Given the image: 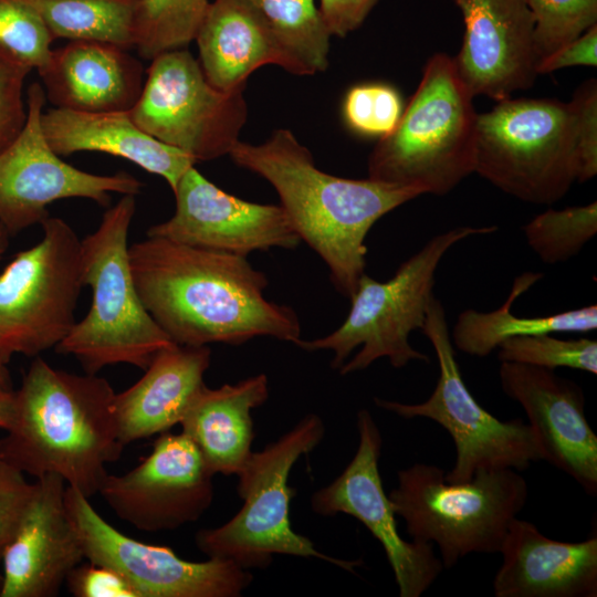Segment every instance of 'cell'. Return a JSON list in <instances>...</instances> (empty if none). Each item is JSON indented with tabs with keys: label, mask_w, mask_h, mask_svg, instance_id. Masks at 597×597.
Instances as JSON below:
<instances>
[{
	"label": "cell",
	"mask_w": 597,
	"mask_h": 597,
	"mask_svg": "<svg viewBox=\"0 0 597 597\" xmlns=\"http://www.w3.org/2000/svg\"><path fill=\"white\" fill-rule=\"evenodd\" d=\"M128 258L145 308L176 344L301 339L296 313L266 300L265 274L244 256L147 237L129 245Z\"/></svg>",
	"instance_id": "1"
},
{
	"label": "cell",
	"mask_w": 597,
	"mask_h": 597,
	"mask_svg": "<svg viewBox=\"0 0 597 597\" xmlns=\"http://www.w3.org/2000/svg\"><path fill=\"white\" fill-rule=\"evenodd\" d=\"M229 155L235 165L274 187L301 240L322 258L336 291L348 298L365 273V239L371 227L386 213L423 195L410 186L327 174L284 128L259 145L239 140Z\"/></svg>",
	"instance_id": "2"
},
{
	"label": "cell",
	"mask_w": 597,
	"mask_h": 597,
	"mask_svg": "<svg viewBox=\"0 0 597 597\" xmlns=\"http://www.w3.org/2000/svg\"><path fill=\"white\" fill-rule=\"evenodd\" d=\"M115 391L96 374L53 368L36 357L14 390L13 417L0 439V459L34 478L61 476L90 499L121 458Z\"/></svg>",
	"instance_id": "3"
},
{
	"label": "cell",
	"mask_w": 597,
	"mask_h": 597,
	"mask_svg": "<svg viewBox=\"0 0 597 597\" xmlns=\"http://www.w3.org/2000/svg\"><path fill=\"white\" fill-rule=\"evenodd\" d=\"M135 211V196L123 195L81 240L83 284L91 287L92 303L54 349L75 357L87 374L116 364L145 370L174 343L145 308L133 279L128 232Z\"/></svg>",
	"instance_id": "4"
},
{
	"label": "cell",
	"mask_w": 597,
	"mask_h": 597,
	"mask_svg": "<svg viewBox=\"0 0 597 597\" xmlns=\"http://www.w3.org/2000/svg\"><path fill=\"white\" fill-rule=\"evenodd\" d=\"M453 57L430 56L394 130L379 138L368 178L442 196L474 172L478 113Z\"/></svg>",
	"instance_id": "5"
},
{
	"label": "cell",
	"mask_w": 597,
	"mask_h": 597,
	"mask_svg": "<svg viewBox=\"0 0 597 597\" xmlns=\"http://www.w3.org/2000/svg\"><path fill=\"white\" fill-rule=\"evenodd\" d=\"M388 496L411 540L434 544L443 568H451L467 555L500 552L528 488L513 469L480 471L469 481L449 482L443 469L417 462L397 472V485Z\"/></svg>",
	"instance_id": "6"
},
{
	"label": "cell",
	"mask_w": 597,
	"mask_h": 597,
	"mask_svg": "<svg viewBox=\"0 0 597 597\" xmlns=\"http://www.w3.org/2000/svg\"><path fill=\"white\" fill-rule=\"evenodd\" d=\"M496 230V226L455 227L432 237L392 277L377 281L364 273L343 324L324 337L300 339L296 345L310 352L332 350L331 366L342 375L364 370L379 358H387L395 368L412 360L429 363L426 354L411 346L409 335L425 323L440 261L458 242Z\"/></svg>",
	"instance_id": "7"
},
{
	"label": "cell",
	"mask_w": 597,
	"mask_h": 597,
	"mask_svg": "<svg viewBox=\"0 0 597 597\" xmlns=\"http://www.w3.org/2000/svg\"><path fill=\"white\" fill-rule=\"evenodd\" d=\"M324 434L323 420L311 413L263 450L252 452L237 474L242 507L224 524L199 530L195 536L198 549L208 558L230 561L249 570L268 567L281 554L318 558L354 572L360 561L325 555L291 526L290 503L295 494L289 485L291 470Z\"/></svg>",
	"instance_id": "8"
},
{
	"label": "cell",
	"mask_w": 597,
	"mask_h": 597,
	"mask_svg": "<svg viewBox=\"0 0 597 597\" xmlns=\"http://www.w3.org/2000/svg\"><path fill=\"white\" fill-rule=\"evenodd\" d=\"M474 172L524 202L562 199L577 181L569 102L510 97L478 114Z\"/></svg>",
	"instance_id": "9"
},
{
	"label": "cell",
	"mask_w": 597,
	"mask_h": 597,
	"mask_svg": "<svg viewBox=\"0 0 597 597\" xmlns=\"http://www.w3.org/2000/svg\"><path fill=\"white\" fill-rule=\"evenodd\" d=\"M436 353L439 377L427 400L405 404L374 398L377 407L406 419L427 418L444 428L455 447V461L446 473L449 482H465L480 471L526 470L543 461L528 423L503 421L486 411L472 396L461 375L442 303L432 297L420 328Z\"/></svg>",
	"instance_id": "10"
},
{
	"label": "cell",
	"mask_w": 597,
	"mask_h": 597,
	"mask_svg": "<svg viewBox=\"0 0 597 597\" xmlns=\"http://www.w3.org/2000/svg\"><path fill=\"white\" fill-rule=\"evenodd\" d=\"M43 237L0 273V364L55 348L71 332L82 277L81 240L61 218L48 217Z\"/></svg>",
	"instance_id": "11"
},
{
	"label": "cell",
	"mask_w": 597,
	"mask_h": 597,
	"mask_svg": "<svg viewBox=\"0 0 597 597\" xmlns=\"http://www.w3.org/2000/svg\"><path fill=\"white\" fill-rule=\"evenodd\" d=\"M128 113L140 129L197 161L229 155L248 108L243 90L216 88L199 61L187 49H178L151 60Z\"/></svg>",
	"instance_id": "12"
},
{
	"label": "cell",
	"mask_w": 597,
	"mask_h": 597,
	"mask_svg": "<svg viewBox=\"0 0 597 597\" xmlns=\"http://www.w3.org/2000/svg\"><path fill=\"white\" fill-rule=\"evenodd\" d=\"M65 507L84 557L118 573L138 597H238L253 580L249 569L230 561L190 562L170 547L126 536L74 488L66 486Z\"/></svg>",
	"instance_id": "13"
},
{
	"label": "cell",
	"mask_w": 597,
	"mask_h": 597,
	"mask_svg": "<svg viewBox=\"0 0 597 597\" xmlns=\"http://www.w3.org/2000/svg\"><path fill=\"white\" fill-rule=\"evenodd\" d=\"M34 82L27 92V121L18 137L0 151V224L15 234L48 217V206L87 198L107 206L111 193L137 195L142 182L125 171L95 175L63 161L49 146L41 126L45 102Z\"/></svg>",
	"instance_id": "14"
},
{
	"label": "cell",
	"mask_w": 597,
	"mask_h": 597,
	"mask_svg": "<svg viewBox=\"0 0 597 597\" xmlns=\"http://www.w3.org/2000/svg\"><path fill=\"white\" fill-rule=\"evenodd\" d=\"M358 447L343 472L311 500L313 511L323 516L338 513L358 520L381 544L400 597H420L444 569L433 545L405 540L398 531L396 513L385 493L379 473L383 438L371 413H357Z\"/></svg>",
	"instance_id": "15"
},
{
	"label": "cell",
	"mask_w": 597,
	"mask_h": 597,
	"mask_svg": "<svg viewBox=\"0 0 597 597\" xmlns=\"http://www.w3.org/2000/svg\"><path fill=\"white\" fill-rule=\"evenodd\" d=\"M213 475L186 434L167 431L130 471L107 473L97 493L118 519L139 531H172L196 522L210 507Z\"/></svg>",
	"instance_id": "16"
},
{
	"label": "cell",
	"mask_w": 597,
	"mask_h": 597,
	"mask_svg": "<svg viewBox=\"0 0 597 597\" xmlns=\"http://www.w3.org/2000/svg\"><path fill=\"white\" fill-rule=\"evenodd\" d=\"M172 192L175 213L151 226L147 237L244 258L259 250L294 249L302 241L281 205H262L234 197L193 166Z\"/></svg>",
	"instance_id": "17"
},
{
	"label": "cell",
	"mask_w": 597,
	"mask_h": 597,
	"mask_svg": "<svg viewBox=\"0 0 597 597\" xmlns=\"http://www.w3.org/2000/svg\"><path fill=\"white\" fill-rule=\"evenodd\" d=\"M463 17L462 45L453 57L471 95L495 102L531 87L537 76L534 15L526 0H452Z\"/></svg>",
	"instance_id": "18"
},
{
	"label": "cell",
	"mask_w": 597,
	"mask_h": 597,
	"mask_svg": "<svg viewBox=\"0 0 597 597\" xmlns=\"http://www.w3.org/2000/svg\"><path fill=\"white\" fill-rule=\"evenodd\" d=\"M503 392L524 409L543 460L597 493V436L585 413V396L575 381L553 369L501 362Z\"/></svg>",
	"instance_id": "19"
},
{
	"label": "cell",
	"mask_w": 597,
	"mask_h": 597,
	"mask_svg": "<svg viewBox=\"0 0 597 597\" xmlns=\"http://www.w3.org/2000/svg\"><path fill=\"white\" fill-rule=\"evenodd\" d=\"M65 481L36 478L24 515L1 562L0 597H55L84 553L65 507Z\"/></svg>",
	"instance_id": "20"
},
{
	"label": "cell",
	"mask_w": 597,
	"mask_h": 597,
	"mask_svg": "<svg viewBox=\"0 0 597 597\" xmlns=\"http://www.w3.org/2000/svg\"><path fill=\"white\" fill-rule=\"evenodd\" d=\"M495 597H596L597 537L562 542L515 517L499 552Z\"/></svg>",
	"instance_id": "21"
},
{
	"label": "cell",
	"mask_w": 597,
	"mask_h": 597,
	"mask_svg": "<svg viewBox=\"0 0 597 597\" xmlns=\"http://www.w3.org/2000/svg\"><path fill=\"white\" fill-rule=\"evenodd\" d=\"M208 346L172 343L160 349L134 385L114 397V415L121 442L169 431L179 425L205 385L210 366Z\"/></svg>",
	"instance_id": "22"
},
{
	"label": "cell",
	"mask_w": 597,
	"mask_h": 597,
	"mask_svg": "<svg viewBox=\"0 0 597 597\" xmlns=\"http://www.w3.org/2000/svg\"><path fill=\"white\" fill-rule=\"evenodd\" d=\"M39 74L52 104L77 112H127L143 88L140 63L127 50L96 41L53 50Z\"/></svg>",
	"instance_id": "23"
},
{
	"label": "cell",
	"mask_w": 597,
	"mask_h": 597,
	"mask_svg": "<svg viewBox=\"0 0 597 597\" xmlns=\"http://www.w3.org/2000/svg\"><path fill=\"white\" fill-rule=\"evenodd\" d=\"M41 126L49 146L59 156L93 150L122 157L163 177L172 191L196 163L140 129L128 111L88 113L55 107L42 112Z\"/></svg>",
	"instance_id": "24"
},
{
	"label": "cell",
	"mask_w": 597,
	"mask_h": 597,
	"mask_svg": "<svg viewBox=\"0 0 597 597\" xmlns=\"http://www.w3.org/2000/svg\"><path fill=\"white\" fill-rule=\"evenodd\" d=\"M195 40L202 71L220 91L244 90L251 73L266 64L300 75L248 0L210 2Z\"/></svg>",
	"instance_id": "25"
},
{
	"label": "cell",
	"mask_w": 597,
	"mask_h": 597,
	"mask_svg": "<svg viewBox=\"0 0 597 597\" xmlns=\"http://www.w3.org/2000/svg\"><path fill=\"white\" fill-rule=\"evenodd\" d=\"M268 398L265 374L219 388L203 385L196 395L179 425L214 474L237 475L245 464L253 452L251 411Z\"/></svg>",
	"instance_id": "26"
},
{
	"label": "cell",
	"mask_w": 597,
	"mask_h": 597,
	"mask_svg": "<svg viewBox=\"0 0 597 597\" xmlns=\"http://www.w3.org/2000/svg\"><path fill=\"white\" fill-rule=\"evenodd\" d=\"M543 277L541 272H524L514 279L506 301L496 310L461 312L450 337L460 352L485 357L506 339L554 333H589L597 328V305L591 304L546 316L524 317L511 312L515 300Z\"/></svg>",
	"instance_id": "27"
},
{
	"label": "cell",
	"mask_w": 597,
	"mask_h": 597,
	"mask_svg": "<svg viewBox=\"0 0 597 597\" xmlns=\"http://www.w3.org/2000/svg\"><path fill=\"white\" fill-rule=\"evenodd\" d=\"M43 19L52 36L96 41L128 50L135 44L136 0H23Z\"/></svg>",
	"instance_id": "28"
},
{
	"label": "cell",
	"mask_w": 597,
	"mask_h": 597,
	"mask_svg": "<svg viewBox=\"0 0 597 597\" xmlns=\"http://www.w3.org/2000/svg\"><path fill=\"white\" fill-rule=\"evenodd\" d=\"M298 69L313 75L328 66L332 36L315 0H248Z\"/></svg>",
	"instance_id": "29"
},
{
	"label": "cell",
	"mask_w": 597,
	"mask_h": 597,
	"mask_svg": "<svg viewBox=\"0 0 597 597\" xmlns=\"http://www.w3.org/2000/svg\"><path fill=\"white\" fill-rule=\"evenodd\" d=\"M208 0H136L134 34L139 55L146 60L186 49L197 36Z\"/></svg>",
	"instance_id": "30"
},
{
	"label": "cell",
	"mask_w": 597,
	"mask_h": 597,
	"mask_svg": "<svg viewBox=\"0 0 597 597\" xmlns=\"http://www.w3.org/2000/svg\"><path fill=\"white\" fill-rule=\"evenodd\" d=\"M528 247L545 264L568 261L597 232V202L547 209L522 228Z\"/></svg>",
	"instance_id": "31"
},
{
	"label": "cell",
	"mask_w": 597,
	"mask_h": 597,
	"mask_svg": "<svg viewBox=\"0 0 597 597\" xmlns=\"http://www.w3.org/2000/svg\"><path fill=\"white\" fill-rule=\"evenodd\" d=\"M500 362L546 369L568 367L597 374V342L591 338L562 339L552 334L512 337L498 347Z\"/></svg>",
	"instance_id": "32"
},
{
	"label": "cell",
	"mask_w": 597,
	"mask_h": 597,
	"mask_svg": "<svg viewBox=\"0 0 597 597\" xmlns=\"http://www.w3.org/2000/svg\"><path fill=\"white\" fill-rule=\"evenodd\" d=\"M54 38L41 15L23 0H0V48L41 73L50 63Z\"/></svg>",
	"instance_id": "33"
},
{
	"label": "cell",
	"mask_w": 597,
	"mask_h": 597,
	"mask_svg": "<svg viewBox=\"0 0 597 597\" xmlns=\"http://www.w3.org/2000/svg\"><path fill=\"white\" fill-rule=\"evenodd\" d=\"M538 60L597 24V0H526Z\"/></svg>",
	"instance_id": "34"
},
{
	"label": "cell",
	"mask_w": 597,
	"mask_h": 597,
	"mask_svg": "<svg viewBox=\"0 0 597 597\" xmlns=\"http://www.w3.org/2000/svg\"><path fill=\"white\" fill-rule=\"evenodd\" d=\"M402 111L399 93L385 83L355 85L343 102L345 124L363 136H387L398 124Z\"/></svg>",
	"instance_id": "35"
},
{
	"label": "cell",
	"mask_w": 597,
	"mask_h": 597,
	"mask_svg": "<svg viewBox=\"0 0 597 597\" xmlns=\"http://www.w3.org/2000/svg\"><path fill=\"white\" fill-rule=\"evenodd\" d=\"M574 115L577 149V181L597 174V81L589 78L575 91L569 102Z\"/></svg>",
	"instance_id": "36"
},
{
	"label": "cell",
	"mask_w": 597,
	"mask_h": 597,
	"mask_svg": "<svg viewBox=\"0 0 597 597\" xmlns=\"http://www.w3.org/2000/svg\"><path fill=\"white\" fill-rule=\"evenodd\" d=\"M30 71L0 48V151L18 137L25 124L23 84Z\"/></svg>",
	"instance_id": "37"
},
{
	"label": "cell",
	"mask_w": 597,
	"mask_h": 597,
	"mask_svg": "<svg viewBox=\"0 0 597 597\" xmlns=\"http://www.w3.org/2000/svg\"><path fill=\"white\" fill-rule=\"evenodd\" d=\"M34 490L24 473L0 459V562Z\"/></svg>",
	"instance_id": "38"
},
{
	"label": "cell",
	"mask_w": 597,
	"mask_h": 597,
	"mask_svg": "<svg viewBox=\"0 0 597 597\" xmlns=\"http://www.w3.org/2000/svg\"><path fill=\"white\" fill-rule=\"evenodd\" d=\"M65 584L75 597H138L130 584L118 573L88 561L74 567Z\"/></svg>",
	"instance_id": "39"
},
{
	"label": "cell",
	"mask_w": 597,
	"mask_h": 597,
	"mask_svg": "<svg viewBox=\"0 0 597 597\" xmlns=\"http://www.w3.org/2000/svg\"><path fill=\"white\" fill-rule=\"evenodd\" d=\"M597 65V24L575 40L562 45L538 60L537 75L570 66Z\"/></svg>",
	"instance_id": "40"
},
{
	"label": "cell",
	"mask_w": 597,
	"mask_h": 597,
	"mask_svg": "<svg viewBox=\"0 0 597 597\" xmlns=\"http://www.w3.org/2000/svg\"><path fill=\"white\" fill-rule=\"evenodd\" d=\"M378 0H320V11L332 35L346 36L366 19Z\"/></svg>",
	"instance_id": "41"
},
{
	"label": "cell",
	"mask_w": 597,
	"mask_h": 597,
	"mask_svg": "<svg viewBox=\"0 0 597 597\" xmlns=\"http://www.w3.org/2000/svg\"><path fill=\"white\" fill-rule=\"evenodd\" d=\"M9 235L10 234L8 231L0 224V260L8 249ZM14 389L12 388V381L7 366L0 364V394H9Z\"/></svg>",
	"instance_id": "42"
},
{
	"label": "cell",
	"mask_w": 597,
	"mask_h": 597,
	"mask_svg": "<svg viewBox=\"0 0 597 597\" xmlns=\"http://www.w3.org/2000/svg\"><path fill=\"white\" fill-rule=\"evenodd\" d=\"M13 394H0V428L6 430L13 417L14 399Z\"/></svg>",
	"instance_id": "43"
},
{
	"label": "cell",
	"mask_w": 597,
	"mask_h": 597,
	"mask_svg": "<svg viewBox=\"0 0 597 597\" xmlns=\"http://www.w3.org/2000/svg\"><path fill=\"white\" fill-rule=\"evenodd\" d=\"M2 586H3V576H2V574H0V596H1V591H2Z\"/></svg>",
	"instance_id": "44"
}]
</instances>
